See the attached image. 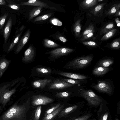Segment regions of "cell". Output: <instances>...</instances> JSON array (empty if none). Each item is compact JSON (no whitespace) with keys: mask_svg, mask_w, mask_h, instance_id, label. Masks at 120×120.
Listing matches in <instances>:
<instances>
[{"mask_svg":"<svg viewBox=\"0 0 120 120\" xmlns=\"http://www.w3.org/2000/svg\"><path fill=\"white\" fill-rule=\"evenodd\" d=\"M6 0H0V5H6Z\"/></svg>","mask_w":120,"mask_h":120,"instance_id":"46","label":"cell"},{"mask_svg":"<svg viewBox=\"0 0 120 120\" xmlns=\"http://www.w3.org/2000/svg\"><path fill=\"white\" fill-rule=\"evenodd\" d=\"M93 87L98 92L106 93L110 96L112 94V86L109 82L105 81H99L98 83L94 85Z\"/></svg>","mask_w":120,"mask_h":120,"instance_id":"5","label":"cell"},{"mask_svg":"<svg viewBox=\"0 0 120 120\" xmlns=\"http://www.w3.org/2000/svg\"><path fill=\"white\" fill-rule=\"evenodd\" d=\"M36 71L39 73L44 74H49L51 71V70L49 69L41 67L36 68Z\"/></svg>","mask_w":120,"mask_h":120,"instance_id":"32","label":"cell"},{"mask_svg":"<svg viewBox=\"0 0 120 120\" xmlns=\"http://www.w3.org/2000/svg\"><path fill=\"white\" fill-rule=\"evenodd\" d=\"M114 62V60L111 59L107 58L102 59L98 63V66H101L104 67H107L113 64Z\"/></svg>","mask_w":120,"mask_h":120,"instance_id":"21","label":"cell"},{"mask_svg":"<svg viewBox=\"0 0 120 120\" xmlns=\"http://www.w3.org/2000/svg\"><path fill=\"white\" fill-rule=\"evenodd\" d=\"M81 26L80 24V20L79 19L75 22L73 26V30L76 36L78 37L79 36L81 29Z\"/></svg>","mask_w":120,"mask_h":120,"instance_id":"22","label":"cell"},{"mask_svg":"<svg viewBox=\"0 0 120 120\" xmlns=\"http://www.w3.org/2000/svg\"><path fill=\"white\" fill-rule=\"evenodd\" d=\"M62 105L53 112L45 116L42 120H51L63 109L64 107Z\"/></svg>","mask_w":120,"mask_h":120,"instance_id":"18","label":"cell"},{"mask_svg":"<svg viewBox=\"0 0 120 120\" xmlns=\"http://www.w3.org/2000/svg\"><path fill=\"white\" fill-rule=\"evenodd\" d=\"M30 34V30H28L19 41L16 50L17 53L21 51L27 42L29 38Z\"/></svg>","mask_w":120,"mask_h":120,"instance_id":"11","label":"cell"},{"mask_svg":"<svg viewBox=\"0 0 120 120\" xmlns=\"http://www.w3.org/2000/svg\"><path fill=\"white\" fill-rule=\"evenodd\" d=\"M90 110H86L80 115L73 117L68 120H89L93 116Z\"/></svg>","mask_w":120,"mask_h":120,"instance_id":"14","label":"cell"},{"mask_svg":"<svg viewBox=\"0 0 120 120\" xmlns=\"http://www.w3.org/2000/svg\"><path fill=\"white\" fill-rule=\"evenodd\" d=\"M80 97L87 101V105L90 108H97L101 104H108L106 101L90 90H81L78 93Z\"/></svg>","mask_w":120,"mask_h":120,"instance_id":"2","label":"cell"},{"mask_svg":"<svg viewBox=\"0 0 120 120\" xmlns=\"http://www.w3.org/2000/svg\"><path fill=\"white\" fill-rule=\"evenodd\" d=\"M117 29H113L106 33L105 35L101 38L102 40H107L112 37L115 34Z\"/></svg>","mask_w":120,"mask_h":120,"instance_id":"26","label":"cell"},{"mask_svg":"<svg viewBox=\"0 0 120 120\" xmlns=\"http://www.w3.org/2000/svg\"><path fill=\"white\" fill-rule=\"evenodd\" d=\"M120 39L116 40L113 41L111 45V47L114 49H118L120 48Z\"/></svg>","mask_w":120,"mask_h":120,"instance_id":"36","label":"cell"},{"mask_svg":"<svg viewBox=\"0 0 120 120\" xmlns=\"http://www.w3.org/2000/svg\"><path fill=\"white\" fill-rule=\"evenodd\" d=\"M82 43L85 45L88 46H94L97 45L96 43L93 41H83Z\"/></svg>","mask_w":120,"mask_h":120,"instance_id":"40","label":"cell"},{"mask_svg":"<svg viewBox=\"0 0 120 120\" xmlns=\"http://www.w3.org/2000/svg\"><path fill=\"white\" fill-rule=\"evenodd\" d=\"M114 120H120V119L118 116H117Z\"/></svg>","mask_w":120,"mask_h":120,"instance_id":"48","label":"cell"},{"mask_svg":"<svg viewBox=\"0 0 120 120\" xmlns=\"http://www.w3.org/2000/svg\"><path fill=\"white\" fill-rule=\"evenodd\" d=\"M103 4H99L96 6L94 10V12H97L100 10L102 8Z\"/></svg>","mask_w":120,"mask_h":120,"instance_id":"42","label":"cell"},{"mask_svg":"<svg viewBox=\"0 0 120 120\" xmlns=\"http://www.w3.org/2000/svg\"><path fill=\"white\" fill-rule=\"evenodd\" d=\"M75 85L67 82L62 80L56 79L52 81L49 88L52 90L61 89L69 87Z\"/></svg>","mask_w":120,"mask_h":120,"instance_id":"8","label":"cell"},{"mask_svg":"<svg viewBox=\"0 0 120 120\" xmlns=\"http://www.w3.org/2000/svg\"><path fill=\"white\" fill-rule=\"evenodd\" d=\"M107 104L102 103L99 106L97 112V120H112L111 114Z\"/></svg>","mask_w":120,"mask_h":120,"instance_id":"6","label":"cell"},{"mask_svg":"<svg viewBox=\"0 0 120 120\" xmlns=\"http://www.w3.org/2000/svg\"><path fill=\"white\" fill-rule=\"evenodd\" d=\"M58 74L62 76L71 79H84L88 78L86 76L77 74L65 72H60Z\"/></svg>","mask_w":120,"mask_h":120,"instance_id":"13","label":"cell"},{"mask_svg":"<svg viewBox=\"0 0 120 120\" xmlns=\"http://www.w3.org/2000/svg\"><path fill=\"white\" fill-rule=\"evenodd\" d=\"M51 81L50 79H40L34 81L32 84L33 86L35 88L43 89L47 84L50 83Z\"/></svg>","mask_w":120,"mask_h":120,"instance_id":"16","label":"cell"},{"mask_svg":"<svg viewBox=\"0 0 120 120\" xmlns=\"http://www.w3.org/2000/svg\"><path fill=\"white\" fill-rule=\"evenodd\" d=\"M22 33V32L18 34L16 36L14 39L9 46L8 50V52L9 51L12 50L18 41Z\"/></svg>","mask_w":120,"mask_h":120,"instance_id":"29","label":"cell"},{"mask_svg":"<svg viewBox=\"0 0 120 120\" xmlns=\"http://www.w3.org/2000/svg\"><path fill=\"white\" fill-rule=\"evenodd\" d=\"M50 22L53 25H55L60 26L62 25V23L61 21L55 18L51 19Z\"/></svg>","mask_w":120,"mask_h":120,"instance_id":"38","label":"cell"},{"mask_svg":"<svg viewBox=\"0 0 120 120\" xmlns=\"http://www.w3.org/2000/svg\"><path fill=\"white\" fill-rule=\"evenodd\" d=\"M114 25L113 22H110L106 25L101 30L100 32L101 34H105L112 30L114 27Z\"/></svg>","mask_w":120,"mask_h":120,"instance_id":"24","label":"cell"},{"mask_svg":"<svg viewBox=\"0 0 120 120\" xmlns=\"http://www.w3.org/2000/svg\"><path fill=\"white\" fill-rule=\"evenodd\" d=\"M74 51L73 49L67 48H60L53 50L48 52L52 57L56 58L67 55Z\"/></svg>","mask_w":120,"mask_h":120,"instance_id":"9","label":"cell"},{"mask_svg":"<svg viewBox=\"0 0 120 120\" xmlns=\"http://www.w3.org/2000/svg\"><path fill=\"white\" fill-rule=\"evenodd\" d=\"M44 45L45 47L48 48H54L59 46L54 41L47 39L44 40Z\"/></svg>","mask_w":120,"mask_h":120,"instance_id":"27","label":"cell"},{"mask_svg":"<svg viewBox=\"0 0 120 120\" xmlns=\"http://www.w3.org/2000/svg\"><path fill=\"white\" fill-rule=\"evenodd\" d=\"M34 55V49L32 46L30 45L25 51L22 60L26 62L30 61L33 60Z\"/></svg>","mask_w":120,"mask_h":120,"instance_id":"12","label":"cell"},{"mask_svg":"<svg viewBox=\"0 0 120 120\" xmlns=\"http://www.w3.org/2000/svg\"><path fill=\"white\" fill-rule=\"evenodd\" d=\"M59 39L60 40L64 42H65L67 41L66 39L64 37L61 36L59 37Z\"/></svg>","mask_w":120,"mask_h":120,"instance_id":"45","label":"cell"},{"mask_svg":"<svg viewBox=\"0 0 120 120\" xmlns=\"http://www.w3.org/2000/svg\"><path fill=\"white\" fill-rule=\"evenodd\" d=\"M52 14V13H51L39 16L36 18L34 20V21H38L46 19L50 17Z\"/></svg>","mask_w":120,"mask_h":120,"instance_id":"30","label":"cell"},{"mask_svg":"<svg viewBox=\"0 0 120 120\" xmlns=\"http://www.w3.org/2000/svg\"><path fill=\"white\" fill-rule=\"evenodd\" d=\"M116 112L117 114H120V101H119L117 104L116 105Z\"/></svg>","mask_w":120,"mask_h":120,"instance_id":"43","label":"cell"},{"mask_svg":"<svg viewBox=\"0 0 120 120\" xmlns=\"http://www.w3.org/2000/svg\"><path fill=\"white\" fill-rule=\"evenodd\" d=\"M110 70V69L107 67L97 66L93 71V74L97 76H101L104 75Z\"/></svg>","mask_w":120,"mask_h":120,"instance_id":"17","label":"cell"},{"mask_svg":"<svg viewBox=\"0 0 120 120\" xmlns=\"http://www.w3.org/2000/svg\"><path fill=\"white\" fill-rule=\"evenodd\" d=\"M56 96L59 98H68L71 96L69 93L67 92H62L57 93Z\"/></svg>","mask_w":120,"mask_h":120,"instance_id":"33","label":"cell"},{"mask_svg":"<svg viewBox=\"0 0 120 120\" xmlns=\"http://www.w3.org/2000/svg\"><path fill=\"white\" fill-rule=\"evenodd\" d=\"M93 56L90 55L76 58L71 61L67 65L68 69L78 70L87 67L93 60Z\"/></svg>","mask_w":120,"mask_h":120,"instance_id":"3","label":"cell"},{"mask_svg":"<svg viewBox=\"0 0 120 120\" xmlns=\"http://www.w3.org/2000/svg\"><path fill=\"white\" fill-rule=\"evenodd\" d=\"M62 80L72 84H79L80 82L79 81L75 80L68 79H64Z\"/></svg>","mask_w":120,"mask_h":120,"instance_id":"39","label":"cell"},{"mask_svg":"<svg viewBox=\"0 0 120 120\" xmlns=\"http://www.w3.org/2000/svg\"><path fill=\"white\" fill-rule=\"evenodd\" d=\"M115 21L117 24V26L118 27H120V21L119 19L118 18H117L115 19Z\"/></svg>","mask_w":120,"mask_h":120,"instance_id":"44","label":"cell"},{"mask_svg":"<svg viewBox=\"0 0 120 120\" xmlns=\"http://www.w3.org/2000/svg\"><path fill=\"white\" fill-rule=\"evenodd\" d=\"M10 63L9 60L5 59L0 60V78L2 76L8 67Z\"/></svg>","mask_w":120,"mask_h":120,"instance_id":"19","label":"cell"},{"mask_svg":"<svg viewBox=\"0 0 120 120\" xmlns=\"http://www.w3.org/2000/svg\"><path fill=\"white\" fill-rule=\"evenodd\" d=\"M54 101L53 99L43 95H34L32 97V103L34 106L45 105Z\"/></svg>","mask_w":120,"mask_h":120,"instance_id":"7","label":"cell"},{"mask_svg":"<svg viewBox=\"0 0 120 120\" xmlns=\"http://www.w3.org/2000/svg\"><path fill=\"white\" fill-rule=\"evenodd\" d=\"M96 0H86L83 1L81 3L82 5L85 8H89L94 6L97 2Z\"/></svg>","mask_w":120,"mask_h":120,"instance_id":"23","label":"cell"},{"mask_svg":"<svg viewBox=\"0 0 120 120\" xmlns=\"http://www.w3.org/2000/svg\"><path fill=\"white\" fill-rule=\"evenodd\" d=\"M120 10H119L117 11L115 15V16H120Z\"/></svg>","mask_w":120,"mask_h":120,"instance_id":"47","label":"cell"},{"mask_svg":"<svg viewBox=\"0 0 120 120\" xmlns=\"http://www.w3.org/2000/svg\"><path fill=\"white\" fill-rule=\"evenodd\" d=\"M8 3V4L6 5L10 7L11 8L16 10H19L21 6L19 4H18L12 1L11 0H5Z\"/></svg>","mask_w":120,"mask_h":120,"instance_id":"28","label":"cell"},{"mask_svg":"<svg viewBox=\"0 0 120 120\" xmlns=\"http://www.w3.org/2000/svg\"><path fill=\"white\" fill-rule=\"evenodd\" d=\"M12 24V19L10 17L9 19L3 30V34L5 43L6 42L10 34Z\"/></svg>","mask_w":120,"mask_h":120,"instance_id":"15","label":"cell"},{"mask_svg":"<svg viewBox=\"0 0 120 120\" xmlns=\"http://www.w3.org/2000/svg\"><path fill=\"white\" fill-rule=\"evenodd\" d=\"M94 27L92 24H90L88 28L86 30L82 33L83 36L91 32H94Z\"/></svg>","mask_w":120,"mask_h":120,"instance_id":"34","label":"cell"},{"mask_svg":"<svg viewBox=\"0 0 120 120\" xmlns=\"http://www.w3.org/2000/svg\"><path fill=\"white\" fill-rule=\"evenodd\" d=\"M10 84H6L0 88V108L2 110L9 101L11 97L16 91V88L10 89Z\"/></svg>","mask_w":120,"mask_h":120,"instance_id":"4","label":"cell"},{"mask_svg":"<svg viewBox=\"0 0 120 120\" xmlns=\"http://www.w3.org/2000/svg\"><path fill=\"white\" fill-rule=\"evenodd\" d=\"M93 33L94 32H91L89 34L83 36L81 39V40L82 41H83L93 36Z\"/></svg>","mask_w":120,"mask_h":120,"instance_id":"41","label":"cell"},{"mask_svg":"<svg viewBox=\"0 0 120 120\" xmlns=\"http://www.w3.org/2000/svg\"><path fill=\"white\" fill-rule=\"evenodd\" d=\"M8 15V13H5L0 17V29L1 30H3L4 24Z\"/></svg>","mask_w":120,"mask_h":120,"instance_id":"31","label":"cell"},{"mask_svg":"<svg viewBox=\"0 0 120 120\" xmlns=\"http://www.w3.org/2000/svg\"><path fill=\"white\" fill-rule=\"evenodd\" d=\"M120 8V3L114 4L112 7L107 11L106 14L107 15H112L119 10Z\"/></svg>","mask_w":120,"mask_h":120,"instance_id":"25","label":"cell"},{"mask_svg":"<svg viewBox=\"0 0 120 120\" xmlns=\"http://www.w3.org/2000/svg\"><path fill=\"white\" fill-rule=\"evenodd\" d=\"M42 8L37 7L30 11L28 13L29 19L31 20L38 15L41 12Z\"/></svg>","mask_w":120,"mask_h":120,"instance_id":"20","label":"cell"},{"mask_svg":"<svg viewBox=\"0 0 120 120\" xmlns=\"http://www.w3.org/2000/svg\"><path fill=\"white\" fill-rule=\"evenodd\" d=\"M103 0H98V1H103Z\"/></svg>","mask_w":120,"mask_h":120,"instance_id":"49","label":"cell"},{"mask_svg":"<svg viewBox=\"0 0 120 120\" xmlns=\"http://www.w3.org/2000/svg\"><path fill=\"white\" fill-rule=\"evenodd\" d=\"M20 6L25 5L35 6L42 8H46L53 9H56L53 7H49L46 3L38 0H29L27 1L21 2L19 4Z\"/></svg>","mask_w":120,"mask_h":120,"instance_id":"10","label":"cell"},{"mask_svg":"<svg viewBox=\"0 0 120 120\" xmlns=\"http://www.w3.org/2000/svg\"><path fill=\"white\" fill-rule=\"evenodd\" d=\"M41 105L38 106L37 107L35 114V120H39L41 116Z\"/></svg>","mask_w":120,"mask_h":120,"instance_id":"35","label":"cell"},{"mask_svg":"<svg viewBox=\"0 0 120 120\" xmlns=\"http://www.w3.org/2000/svg\"><path fill=\"white\" fill-rule=\"evenodd\" d=\"M26 104L19 105L16 103L0 117V120H21L27 110Z\"/></svg>","mask_w":120,"mask_h":120,"instance_id":"1","label":"cell"},{"mask_svg":"<svg viewBox=\"0 0 120 120\" xmlns=\"http://www.w3.org/2000/svg\"><path fill=\"white\" fill-rule=\"evenodd\" d=\"M60 105V103H58L51 108L47 110L45 112V116L50 113L59 107Z\"/></svg>","mask_w":120,"mask_h":120,"instance_id":"37","label":"cell"}]
</instances>
